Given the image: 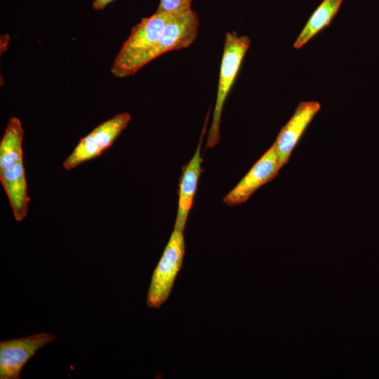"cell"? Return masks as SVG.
Masks as SVG:
<instances>
[{
    "mask_svg": "<svg viewBox=\"0 0 379 379\" xmlns=\"http://www.w3.org/2000/svg\"><path fill=\"white\" fill-rule=\"evenodd\" d=\"M173 15L156 11L151 16L142 18L132 28L112 63L111 73L113 76L127 77L141 68L142 59L155 46Z\"/></svg>",
    "mask_w": 379,
    "mask_h": 379,
    "instance_id": "6da1fadb",
    "label": "cell"
},
{
    "mask_svg": "<svg viewBox=\"0 0 379 379\" xmlns=\"http://www.w3.org/2000/svg\"><path fill=\"white\" fill-rule=\"evenodd\" d=\"M251 40L235 32H227L221 60L217 96L206 146L215 147L220 140V124L225 100L239 71L243 59L249 48Z\"/></svg>",
    "mask_w": 379,
    "mask_h": 379,
    "instance_id": "7a4b0ae2",
    "label": "cell"
},
{
    "mask_svg": "<svg viewBox=\"0 0 379 379\" xmlns=\"http://www.w3.org/2000/svg\"><path fill=\"white\" fill-rule=\"evenodd\" d=\"M185 253L183 232L174 229L151 278L146 299L149 307L159 308L169 298Z\"/></svg>",
    "mask_w": 379,
    "mask_h": 379,
    "instance_id": "3957f363",
    "label": "cell"
},
{
    "mask_svg": "<svg viewBox=\"0 0 379 379\" xmlns=\"http://www.w3.org/2000/svg\"><path fill=\"white\" fill-rule=\"evenodd\" d=\"M131 119L129 113L122 112L96 126L87 135L80 139L74 150L64 161L63 168L72 170L81 164L100 156L112 145L126 128Z\"/></svg>",
    "mask_w": 379,
    "mask_h": 379,
    "instance_id": "277c9868",
    "label": "cell"
},
{
    "mask_svg": "<svg viewBox=\"0 0 379 379\" xmlns=\"http://www.w3.org/2000/svg\"><path fill=\"white\" fill-rule=\"evenodd\" d=\"M199 25L198 15L192 8L173 14L155 46L142 59L141 68L167 52L189 47L197 38Z\"/></svg>",
    "mask_w": 379,
    "mask_h": 379,
    "instance_id": "5b68a950",
    "label": "cell"
},
{
    "mask_svg": "<svg viewBox=\"0 0 379 379\" xmlns=\"http://www.w3.org/2000/svg\"><path fill=\"white\" fill-rule=\"evenodd\" d=\"M55 337L45 332L0 343V378L20 379L26 363Z\"/></svg>",
    "mask_w": 379,
    "mask_h": 379,
    "instance_id": "8992f818",
    "label": "cell"
},
{
    "mask_svg": "<svg viewBox=\"0 0 379 379\" xmlns=\"http://www.w3.org/2000/svg\"><path fill=\"white\" fill-rule=\"evenodd\" d=\"M281 168L274 146L272 145L227 194L223 201L230 206L246 201L258 188L273 180Z\"/></svg>",
    "mask_w": 379,
    "mask_h": 379,
    "instance_id": "52a82bcc",
    "label": "cell"
},
{
    "mask_svg": "<svg viewBox=\"0 0 379 379\" xmlns=\"http://www.w3.org/2000/svg\"><path fill=\"white\" fill-rule=\"evenodd\" d=\"M320 108L319 102H301L292 117L280 130L272 145L281 168L288 161L294 147Z\"/></svg>",
    "mask_w": 379,
    "mask_h": 379,
    "instance_id": "ba28073f",
    "label": "cell"
},
{
    "mask_svg": "<svg viewBox=\"0 0 379 379\" xmlns=\"http://www.w3.org/2000/svg\"><path fill=\"white\" fill-rule=\"evenodd\" d=\"M207 120L203 128L199 143L195 153L190 161L182 168V175L180 179L178 190V207L174 226L175 230L182 232L185 230L187 219L193 204L198 180L201 172L202 158L201 156V147L206 128Z\"/></svg>",
    "mask_w": 379,
    "mask_h": 379,
    "instance_id": "9c48e42d",
    "label": "cell"
},
{
    "mask_svg": "<svg viewBox=\"0 0 379 379\" xmlns=\"http://www.w3.org/2000/svg\"><path fill=\"white\" fill-rule=\"evenodd\" d=\"M0 181L15 220L22 221L27 216L29 201L23 159L9 168L1 171Z\"/></svg>",
    "mask_w": 379,
    "mask_h": 379,
    "instance_id": "30bf717a",
    "label": "cell"
},
{
    "mask_svg": "<svg viewBox=\"0 0 379 379\" xmlns=\"http://www.w3.org/2000/svg\"><path fill=\"white\" fill-rule=\"evenodd\" d=\"M24 131L20 120L11 117L0 142V172L23 159Z\"/></svg>",
    "mask_w": 379,
    "mask_h": 379,
    "instance_id": "8fae6325",
    "label": "cell"
},
{
    "mask_svg": "<svg viewBox=\"0 0 379 379\" xmlns=\"http://www.w3.org/2000/svg\"><path fill=\"white\" fill-rule=\"evenodd\" d=\"M343 0H323L314 11L294 42L295 48H300L322 29L329 25L338 13Z\"/></svg>",
    "mask_w": 379,
    "mask_h": 379,
    "instance_id": "7c38bea8",
    "label": "cell"
},
{
    "mask_svg": "<svg viewBox=\"0 0 379 379\" xmlns=\"http://www.w3.org/2000/svg\"><path fill=\"white\" fill-rule=\"evenodd\" d=\"M192 0H160L157 12L176 14L191 9Z\"/></svg>",
    "mask_w": 379,
    "mask_h": 379,
    "instance_id": "4fadbf2b",
    "label": "cell"
},
{
    "mask_svg": "<svg viewBox=\"0 0 379 379\" xmlns=\"http://www.w3.org/2000/svg\"><path fill=\"white\" fill-rule=\"evenodd\" d=\"M113 1L114 0H94L92 4L93 9L95 11L102 10Z\"/></svg>",
    "mask_w": 379,
    "mask_h": 379,
    "instance_id": "5bb4252c",
    "label": "cell"
}]
</instances>
